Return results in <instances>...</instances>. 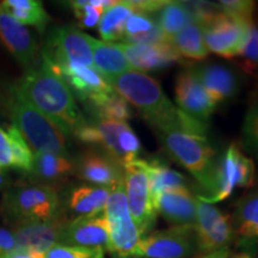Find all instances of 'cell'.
I'll return each mask as SVG.
<instances>
[{"mask_svg":"<svg viewBox=\"0 0 258 258\" xmlns=\"http://www.w3.org/2000/svg\"><path fill=\"white\" fill-rule=\"evenodd\" d=\"M116 93L134 105L157 133L180 131L206 135L207 125L200 123L167 98L156 79L146 73L128 71L109 80Z\"/></svg>","mask_w":258,"mask_h":258,"instance_id":"6da1fadb","label":"cell"},{"mask_svg":"<svg viewBox=\"0 0 258 258\" xmlns=\"http://www.w3.org/2000/svg\"><path fill=\"white\" fill-rule=\"evenodd\" d=\"M16 88L66 135H74L86 123L69 85L42 57L40 66L25 73Z\"/></svg>","mask_w":258,"mask_h":258,"instance_id":"7a4b0ae2","label":"cell"},{"mask_svg":"<svg viewBox=\"0 0 258 258\" xmlns=\"http://www.w3.org/2000/svg\"><path fill=\"white\" fill-rule=\"evenodd\" d=\"M12 125L22 137L34 153L50 152L67 156V135L57 125L27 101L16 85L9 89L5 97Z\"/></svg>","mask_w":258,"mask_h":258,"instance_id":"3957f363","label":"cell"},{"mask_svg":"<svg viewBox=\"0 0 258 258\" xmlns=\"http://www.w3.org/2000/svg\"><path fill=\"white\" fill-rule=\"evenodd\" d=\"M157 134L166 152L188 170L207 192L202 198L214 195L218 190V164L214 160V150L206 135L180 131L159 132Z\"/></svg>","mask_w":258,"mask_h":258,"instance_id":"277c9868","label":"cell"},{"mask_svg":"<svg viewBox=\"0 0 258 258\" xmlns=\"http://www.w3.org/2000/svg\"><path fill=\"white\" fill-rule=\"evenodd\" d=\"M0 209L14 226L47 221L60 215V199L53 186L19 183L4 194Z\"/></svg>","mask_w":258,"mask_h":258,"instance_id":"5b68a950","label":"cell"},{"mask_svg":"<svg viewBox=\"0 0 258 258\" xmlns=\"http://www.w3.org/2000/svg\"><path fill=\"white\" fill-rule=\"evenodd\" d=\"M103 214L109 228V252L118 258L133 257L141 235L129 212L123 183L111 189Z\"/></svg>","mask_w":258,"mask_h":258,"instance_id":"8992f818","label":"cell"},{"mask_svg":"<svg viewBox=\"0 0 258 258\" xmlns=\"http://www.w3.org/2000/svg\"><path fill=\"white\" fill-rule=\"evenodd\" d=\"M123 188L129 212L141 238L152 232L157 221L150 189V179L143 159H137L123 166Z\"/></svg>","mask_w":258,"mask_h":258,"instance_id":"52a82bcc","label":"cell"},{"mask_svg":"<svg viewBox=\"0 0 258 258\" xmlns=\"http://www.w3.org/2000/svg\"><path fill=\"white\" fill-rule=\"evenodd\" d=\"M200 253L195 226H171L139 241L134 258H188Z\"/></svg>","mask_w":258,"mask_h":258,"instance_id":"ba28073f","label":"cell"},{"mask_svg":"<svg viewBox=\"0 0 258 258\" xmlns=\"http://www.w3.org/2000/svg\"><path fill=\"white\" fill-rule=\"evenodd\" d=\"M252 23L237 21L219 10L199 24L202 29L206 47L209 51L225 59H234L240 56Z\"/></svg>","mask_w":258,"mask_h":258,"instance_id":"9c48e42d","label":"cell"},{"mask_svg":"<svg viewBox=\"0 0 258 258\" xmlns=\"http://www.w3.org/2000/svg\"><path fill=\"white\" fill-rule=\"evenodd\" d=\"M254 163L241 152L239 146L233 143L218 164V190L211 198L198 196L199 200L207 203L224 201L233 194L235 188H247L253 184Z\"/></svg>","mask_w":258,"mask_h":258,"instance_id":"30bf717a","label":"cell"},{"mask_svg":"<svg viewBox=\"0 0 258 258\" xmlns=\"http://www.w3.org/2000/svg\"><path fill=\"white\" fill-rule=\"evenodd\" d=\"M41 55L53 66L77 63L96 70L90 36L72 27L56 29Z\"/></svg>","mask_w":258,"mask_h":258,"instance_id":"8fae6325","label":"cell"},{"mask_svg":"<svg viewBox=\"0 0 258 258\" xmlns=\"http://www.w3.org/2000/svg\"><path fill=\"white\" fill-rule=\"evenodd\" d=\"M196 237L201 253H209L228 245L233 239L232 219L212 203L198 199L196 202Z\"/></svg>","mask_w":258,"mask_h":258,"instance_id":"7c38bea8","label":"cell"},{"mask_svg":"<svg viewBox=\"0 0 258 258\" xmlns=\"http://www.w3.org/2000/svg\"><path fill=\"white\" fill-rule=\"evenodd\" d=\"M41 57L66 82L69 88L76 92L80 101L89 103L91 108L98 106L114 92L110 84L105 82L96 70L77 63L53 66L48 62L46 57L42 55Z\"/></svg>","mask_w":258,"mask_h":258,"instance_id":"4fadbf2b","label":"cell"},{"mask_svg":"<svg viewBox=\"0 0 258 258\" xmlns=\"http://www.w3.org/2000/svg\"><path fill=\"white\" fill-rule=\"evenodd\" d=\"M93 124L98 132V144L122 167L139 159L141 152L140 140L127 122L98 120Z\"/></svg>","mask_w":258,"mask_h":258,"instance_id":"5bb4252c","label":"cell"},{"mask_svg":"<svg viewBox=\"0 0 258 258\" xmlns=\"http://www.w3.org/2000/svg\"><path fill=\"white\" fill-rule=\"evenodd\" d=\"M0 41L22 66L29 71L37 69L41 63L37 43L25 25L9 15L0 3Z\"/></svg>","mask_w":258,"mask_h":258,"instance_id":"9a60e30c","label":"cell"},{"mask_svg":"<svg viewBox=\"0 0 258 258\" xmlns=\"http://www.w3.org/2000/svg\"><path fill=\"white\" fill-rule=\"evenodd\" d=\"M175 95L178 108L200 123L207 125L215 105L208 98L192 71H182L177 74Z\"/></svg>","mask_w":258,"mask_h":258,"instance_id":"2e32d148","label":"cell"},{"mask_svg":"<svg viewBox=\"0 0 258 258\" xmlns=\"http://www.w3.org/2000/svg\"><path fill=\"white\" fill-rule=\"evenodd\" d=\"M67 222L66 219L59 215L51 220L17 225L12 233L18 249L43 254L54 245L60 244L61 234Z\"/></svg>","mask_w":258,"mask_h":258,"instance_id":"e0dca14e","label":"cell"},{"mask_svg":"<svg viewBox=\"0 0 258 258\" xmlns=\"http://www.w3.org/2000/svg\"><path fill=\"white\" fill-rule=\"evenodd\" d=\"M60 244L108 250L109 228L104 214L78 217L67 222Z\"/></svg>","mask_w":258,"mask_h":258,"instance_id":"ac0fdd59","label":"cell"},{"mask_svg":"<svg viewBox=\"0 0 258 258\" xmlns=\"http://www.w3.org/2000/svg\"><path fill=\"white\" fill-rule=\"evenodd\" d=\"M191 71L215 106L228 101L239 92V77L225 64L203 63L194 67Z\"/></svg>","mask_w":258,"mask_h":258,"instance_id":"d6986e66","label":"cell"},{"mask_svg":"<svg viewBox=\"0 0 258 258\" xmlns=\"http://www.w3.org/2000/svg\"><path fill=\"white\" fill-rule=\"evenodd\" d=\"M157 214L172 226H195L196 202L188 188L167 189L152 196Z\"/></svg>","mask_w":258,"mask_h":258,"instance_id":"ffe728a7","label":"cell"},{"mask_svg":"<svg viewBox=\"0 0 258 258\" xmlns=\"http://www.w3.org/2000/svg\"><path fill=\"white\" fill-rule=\"evenodd\" d=\"M127 59L132 71L148 72L169 67L179 60L180 55L170 44L161 42L156 44L116 43Z\"/></svg>","mask_w":258,"mask_h":258,"instance_id":"44dd1931","label":"cell"},{"mask_svg":"<svg viewBox=\"0 0 258 258\" xmlns=\"http://www.w3.org/2000/svg\"><path fill=\"white\" fill-rule=\"evenodd\" d=\"M74 171L82 179L98 186L114 188L123 183V167L108 154L95 151L84 152L74 165Z\"/></svg>","mask_w":258,"mask_h":258,"instance_id":"7402d4cb","label":"cell"},{"mask_svg":"<svg viewBox=\"0 0 258 258\" xmlns=\"http://www.w3.org/2000/svg\"><path fill=\"white\" fill-rule=\"evenodd\" d=\"M232 227L241 246L253 247L258 245V189L238 201Z\"/></svg>","mask_w":258,"mask_h":258,"instance_id":"603a6c76","label":"cell"},{"mask_svg":"<svg viewBox=\"0 0 258 258\" xmlns=\"http://www.w3.org/2000/svg\"><path fill=\"white\" fill-rule=\"evenodd\" d=\"M32 179L43 182L44 185L60 183L74 173V164L64 154L41 152L34 153L31 170Z\"/></svg>","mask_w":258,"mask_h":258,"instance_id":"cb8c5ba5","label":"cell"},{"mask_svg":"<svg viewBox=\"0 0 258 258\" xmlns=\"http://www.w3.org/2000/svg\"><path fill=\"white\" fill-rule=\"evenodd\" d=\"M95 69L109 83L115 77L132 71L127 59L116 43L96 40L90 36Z\"/></svg>","mask_w":258,"mask_h":258,"instance_id":"d4e9b609","label":"cell"},{"mask_svg":"<svg viewBox=\"0 0 258 258\" xmlns=\"http://www.w3.org/2000/svg\"><path fill=\"white\" fill-rule=\"evenodd\" d=\"M112 188L98 185H80L72 190L69 206L78 217L102 214Z\"/></svg>","mask_w":258,"mask_h":258,"instance_id":"484cf974","label":"cell"},{"mask_svg":"<svg viewBox=\"0 0 258 258\" xmlns=\"http://www.w3.org/2000/svg\"><path fill=\"white\" fill-rule=\"evenodd\" d=\"M153 18L167 41L195 21L189 5L182 2H167L153 15Z\"/></svg>","mask_w":258,"mask_h":258,"instance_id":"4316f807","label":"cell"},{"mask_svg":"<svg viewBox=\"0 0 258 258\" xmlns=\"http://www.w3.org/2000/svg\"><path fill=\"white\" fill-rule=\"evenodd\" d=\"M2 5L19 23L36 28L40 32L44 31L49 22V16L37 0H5Z\"/></svg>","mask_w":258,"mask_h":258,"instance_id":"83f0119b","label":"cell"},{"mask_svg":"<svg viewBox=\"0 0 258 258\" xmlns=\"http://www.w3.org/2000/svg\"><path fill=\"white\" fill-rule=\"evenodd\" d=\"M169 42L179 55L188 57V59L202 61L209 54V50L206 47L205 38H203L202 29L195 21L186 25L175 36L171 37Z\"/></svg>","mask_w":258,"mask_h":258,"instance_id":"f1b7e54d","label":"cell"},{"mask_svg":"<svg viewBox=\"0 0 258 258\" xmlns=\"http://www.w3.org/2000/svg\"><path fill=\"white\" fill-rule=\"evenodd\" d=\"M133 14L125 2H116L103 14L98 23V31L104 42L122 41L124 36L125 22Z\"/></svg>","mask_w":258,"mask_h":258,"instance_id":"f546056e","label":"cell"},{"mask_svg":"<svg viewBox=\"0 0 258 258\" xmlns=\"http://www.w3.org/2000/svg\"><path fill=\"white\" fill-rule=\"evenodd\" d=\"M143 164L150 179V189L152 196L154 194L167 189L188 188L185 177L182 173L170 169L161 161L156 159L147 161L143 159Z\"/></svg>","mask_w":258,"mask_h":258,"instance_id":"4dcf8cb0","label":"cell"},{"mask_svg":"<svg viewBox=\"0 0 258 258\" xmlns=\"http://www.w3.org/2000/svg\"><path fill=\"white\" fill-rule=\"evenodd\" d=\"M6 134H8L10 147H11L12 167L29 173L32 165V157H34L31 148L29 147L27 141L24 140L15 125H10L6 131Z\"/></svg>","mask_w":258,"mask_h":258,"instance_id":"1f68e13d","label":"cell"},{"mask_svg":"<svg viewBox=\"0 0 258 258\" xmlns=\"http://www.w3.org/2000/svg\"><path fill=\"white\" fill-rule=\"evenodd\" d=\"M92 109L96 112V115L104 121L127 122L132 117L129 103L115 91L104 102Z\"/></svg>","mask_w":258,"mask_h":258,"instance_id":"d6a6232c","label":"cell"},{"mask_svg":"<svg viewBox=\"0 0 258 258\" xmlns=\"http://www.w3.org/2000/svg\"><path fill=\"white\" fill-rule=\"evenodd\" d=\"M243 150L258 161V103L250 106L241 124Z\"/></svg>","mask_w":258,"mask_h":258,"instance_id":"836d02e7","label":"cell"},{"mask_svg":"<svg viewBox=\"0 0 258 258\" xmlns=\"http://www.w3.org/2000/svg\"><path fill=\"white\" fill-rule=\"evenodd\" d=\"M218 8L222 14L237 21L252 23L253 12L256 4L250 0H232V2H219Z\"/></svg>","mask_w":258,"mask_h":258,"instance_id":"e575fe53","label":"cell"},{"mask_svg":"<svg viewBox=\"0 0 258 258\" xmlns=\"http://www.w3.org/2000/svg\"><path fill=\"white\" fill-rule=\"evenodd\" d=\"M71 6H72L74 15H76L80 25L85 28H93L98 25L101 17L105 12L104 9L97 8V6L91 4V2H86V0L72 2Z\"/></svg>","mask_w":258,"mask_h":258,"instance_id":"d590c367","label":"cell"},{"mask_svg":"<svg viewBox=\"0 0 258 258\" xmlns=\"http://www.w3.org/2000/svg\"><path fill=\"white\" fill-rule=\"evenodd\" d=\"M243 69L249 73H258V25L252 23L246 44L240 54Z\"/></svg>","mask_w":258,"mask_h":258,"instance_id":"8d00e7d4","label":"cell"},{"mask_svg":"<svg viewBox=\"0 0 258 258\" xmlns=\"http://www.w3.org/2000/svg\"><path fill=\"white\" fill-rule=\"evenodd\" d=\"M99 249L57 244L43 253V258H93ZM104 250V249H103Z\"/></svg>","mask_w":258,"mask_h":258,"instance_id":"74e56055","label":"cell"},{"mask_svg":"<svg viewBox=\"0 0 258 258\" xmlns=\"http://www.w3.org/2000/svg\"><path fill=\"white\" fill-rule=\"evenodd\" d=\"M157 27L156 21H154L153 16L146 14H139V12H133L125 22L124 27V37L137 36V35L145 34L153 30ZM122 38V40H123Z\"/></svg>","mask_w":258,"mask_h":258,"instance_id":"f35d334b","label":"cell"},{"mask_svg":"<svg viewBox=\"0 0 258 258\" xmlns=\"http://www.w3.org/2000/svg\"><path fill=\"white\" fill-rule=\"evenodd\" d=\"M125 3L133 12L153 16L167 4V0H128Z\"/></svg>","mask_w":258,"mask_h":258,"instance_id":"ab89813d","label":"cell"},{"mask_svg":"<svg viewBox=\"0 0 258 258\" xmlns=\"http://www.w3.org/2000/svg\"><path fill=\"white\" fill-rule=\"evenodd\" d=\"M17 249V241H16L14 233L0 227V258H4Z\"/></svg>","mask_w":258,"mask_h":258,"instance_id":"60d3db41","label":"cell"},{"mask_svg":"<svg viewBox=\"0 0 258 258\" xmlns=\"http://www.w3.org/2000/svg\"><path fill=\"white\" fill-rule=\"evenodd\" d=\"M0 166L2 167H12V154L11 147H10L9 138L6 132L0 128Z\"/></svg>","mask_w":258,"mask_h":258,"instance_id":"b9f144b4","label":"cell"},{"mask_svg":"<svg viewBox=\"0 0 258 258\" xmlns=\"http://www.w3.org/2000/svg\"><path fill=\"white\" fill-rule=\"evenodd\" d=\"M4 258H43V254L17 249V250H15L14 252L9 253L8 256H5Z\"/></svg>","mask_w":258,"mask_h":258,"instance_id":"7bdbcfd3","label":"cell"},{"mask_svg":"<svg viewBox=\"0 0 258 258\" xmlns=\"http://www.w3.org/2000/svg\"><path fill=\"white\" fill-rule=\"evenodd\" d=\"M230 257V249L228 247H224V249L213 251L209 253H203L201 256L196 258H228Z\"/></svg>","mask_w":258,"mask_h":258,"instance_id":"ee69618b","label":"cell"},{"mask_svg":"<svg viewBox=\"0 0 258 258\" xmlns=\"http://www.w3.org/2000/svg\"><path fill=\"white\" fill-rule=\"evenodd\" d=\"M8 185V175H6L4 167L0 166V189H4Z\"/></svg>","mask_w":258,"mask_h":258,"instance_id":"f6af8a7d","label":"cell"},{"mask_svg":"<svg viewBox=\"0 0 258 258\" xmlns=\"http://www.w3.org/2000/svg\"><path fill=\"white\" fill-rule=\"evenodd\" d=\"M228 258H252V256H251L250 253H237V254H233V256L228 257Z\"/></svg>","mask_w":258,"mask_h":258,"instance_id":"bcb514c9","label":"cell"},{"mask_svg":"<svg viewBox=\"0 0 258 258\" xmlns=\"http://www.w3.org/2000/svg\"><path fill=\"white\" fill-rule=\"evenodd\" d=\"M93 258H104V250L103 249H99L98 252L96 253V256Z\"/></svg>","mask_w":258,"mask_h":258,"instance_id":"7dc6e473","label":"cell"}]
</instances>
